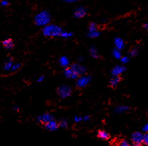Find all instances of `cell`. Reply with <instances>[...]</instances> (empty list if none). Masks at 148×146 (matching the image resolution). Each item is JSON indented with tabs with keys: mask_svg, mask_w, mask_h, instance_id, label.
<instances>
[{
	"mask_svg": "<svg viewBox=\"0 0 148 146\" xmlns=\"http://www.w3.org/2000/svg\"><path fill=\"white\" fill-rule=\"evenodd\" d=\"M114 44H115L116 48H117L118 50H121V49L124 48V42L121 38L117 37L114 40Z\"/></svg>",
	"mask_w": 148,
	"mask_h": 146,
	"instance_id": "cell-14",
	"label": "cell"
},
{
	"mask_svg": "<svg viewBox=\"0 0 148 146\" xmlns=\"http://www.w3.org/2000/svg\"><path fill=\"white\" fill-rule=\"evenodd\" d=\"M63 2H65V3H74V2H78L79 0H63Z\"/></svg>",
	"mask_w": 148,
	"mask_h": 146,
	"instance_id": "cell-30",
	"label": "cell"
},
{
	"mask_svg": "<svg viewBox=\"0 0 148 146\" xmlns=\"http://www.w3.org/2000/svg\"><path fill=\"white\" fill-rule=\"evenodd\" d=\"M125 71V67L121 66V65H117L116 66L114 69L111 71V74L113 75V76H118L119 75H121L123 72Z\"/></svg>",
	"mask_w": 148,
	"mask_h": 146,
	"instance_id": "cell-11",
	"label": "cell"
},
{
	"mask_svg": "<svg viewBox=\"0 0 148 146\" xmlns=\"http://www.w3.org/2000/svg\"><path fill=\"white\" fill-rule=\"evenodd\" d=\"M113 56L114 57L117 59H120L121 57V52H120V50H118L117 48H115L114 50H113Z\"/></svg>",
	"mask_w": 148,
	"mask_h": 146,
	"instance_id": "cell-18",
	"label": "cell"
},
{
	"mask_svg": "<svg viewBox=\"0 0 148 146\" xmlns=\"http://www.w3.org/2000/svg\"><path fill=\"white\" fill-rule=\"evenodd\" d=\"M131 140H132V143L142 144V140H143V135L139 132H135L131 136Z\"/></svg>",
	"mask_w": 148,
	"mask_h": 146,
	"instance_id": "cell-8",
	"label": "cell"
},
{
	"mask_svg": "<svg viewBox=\"0 0 148 146\" xmlns=\"http://www.w3.org/2000/svg\"><path fill=\"white\" fill-rule=\"evenodd\" d=\"M2 44H3L4 47L7 50H11L14 47L15 44L12 39H6L2 42Z\"/></svg>",
	"mask_w": 148,
	"mask_h": 146,
	"instance_id": "cell-13",
	"label": "cell"
},
{
	"mask_svg": "<svg viewBox=\"0 0 148 146\" xmlns=\"http://www.w3.org/2000/svg\"><path fill=\"white\" fill-rule=\"evenodd\" d=\"M138 53V50H137L136 48H134L132 49V50L130 51V55L131 56H136L137 54Z\"/></svg>",
	"mask_w": 148,
	"mask_h": 146,
	"instance_id": "cell-27",
	"label": "cell"
},
{
	"mask_svg": "<svg viewBox=\"0 0 148 146\" xmlns=\"http://www.w3.org/2000/svg\"><path fill=\"white\" fill-rule=\"evenodd\" d=\"M97 136L99 139H101V140H107L110 138V135L107 131L103 130H100L98 131Z\"/></svg>",
	"mask_w": 148,
	"mask_h": 146,
	"instance_id": "cell-12",
	"label": "cell"
},
{
	"mask_svg": "<svg viewBox=\"0 0 148 146\" xmlns=\"http://www.w3.org/2000/svg\"><path fill=\"white\" fill-rule=\"evenodd\" d=\"M132 146H142L140 143H132Z\"/></svg>",
	"mask_w": 148,
	"mask_h": 146,
	"instance_id": "cell-33",
	"label": "cell"
},
{
	"mask_svg": "<svg viewBox=\"0 0 148 146\" xmlns=\"http://www.w3.org/2000/svg\"><path fill=\"white\" fill-rule=\"evenodd\" d=\"M129 110V108L127 106H119L116 108L115 112H117V113H121V112H125V111Z\"/></svg>",
	"mask_w": 148,
	"mask_h": 146,
	"instance_id": "cell-19",
	"label": "cell"
},
{
	"mask_svg": "<svg viewBox=\"0 0 148 146\" xmlns=\"http://www.w3.org/2000/svg\"><path fill=\"white\" fill-rule=\"evenodd\" d=\"M0 5H2V7H7L9 5V2H8L7 0H2L0 2Z\"/></svg>",
	"mask_w": 148,
	"mask_h": 146,
	"instance_id": "cell-26",
	"label": "cell"
},
{
	"mask_svg": "<svg viewBox=\"0 0 148 146\" xmlns=\"http://www.w3.org/2000/svg\"><path fill=\"white\" fill-rule=\"evenodd\" d=\"M87 14V9L84 7H79L74 10V17L76 18H82Z\"/></svg>",
	"mask_w": 148,
	"mask_h": 146,
	"instance_id": "cell-7",
	"label": "cell"
},
{
	"mask_svg": "<svg viewBox=\"0 0 148 146\" xmlns=\"http://www.w3.org/2000/svg\"><path fill=\"white\" fill-rule=\"evenodd\" d=\"M59 63L62 67H67L69 64V61L66 57H62L59 59Z\"/></svg>",
	"mask_w": 148,
	"mask_h": 146,
	"instance_id": "cell-16",
	"label": "cell"
},
{
	"mask_svg": "<svg viewBox=\"0 0 148 146\" xmlns=\"http://www.w3.org/2000/svg\"><path fill=\"white\" fill-rule=\"evenodd\" d=\"M72 74L73 71L71 70V68H66V69H65V72H64V75H65V77H68V78H71Z\"/></svg>",
	"mask_w": 148,
	"mask_h": 146,
	"instance_id": "cell-21",
	"label": "cell"
},
{
	"mask_svg": "<svg viewBox=\"0 0 148 146\" xmlns=\"http://www.w3.org/2000/svg\"><path fill=\"white\" fill-rule=\"evenodd\" d=\"M51 22V15L47 11L39 12L35 17V23L37 26H46Z\"/></svg>",
	"mask_w": 148,
	"mask_h": 146,
	"instance_id": "cell-1",
	"label": "cell"
},
{
	"mask_svg": "<svg viewBox=\"0 0 148 146\" xmlns=\"http://www.w3.org/2000/svg\"><path fill=\"white\" fill-rule=\"evenodd\" d=\"M53 120V117L52 115L48 113H46L44 115H42L41 116L37 117V122L41 123V124H44V123H47L50 120Z\"/></svg>",
	"mask_w": 148,
	"mask_h": 146,
	"instance_id": "cell-9",
	"label": "cell"
},
{
	"mask_svg": "<svg viewBox=\"0 0 148 146\" xmlns=\"http://www.w3.org/2000/svg\"><path fill=\"white\" fill-rule=\"evenodd\" d=\"M121 77H120L119 75L118 76H113L111 78L109 81V87H111V88H115L117 85H118L119 83L121 82Z\"/></svg>",
	"mask_w": 148,
	"mask_h": 146,
	"instance_id": "cell-10",
	"label": "cell"
},
{
	"mask_svg": "<svg viewBox=\"0 0 148 146\" xmlns=\"http://www.w3.org/2000/svg\"><path fill=\"white\" fill-rule=\"evenodd\" d=\"M89 31H94V30H97V27H96V24L93 23V22L91 23L90 24H89Z\"/></svg>",
	"mask_w": 148,
	"mask_h": 146,
	"instance_id": "cell-24",
	"label": "cell"
},
{
	"mask_svg": "<svg viewBox=\"0 0 148 146\" xmlns=\"http://www.w3.org/2000/svg\"><path fill=\"white\" fill-rule=\"evenodd\" d=\"M43 79H44V76H41V77H40V78H39L38 80H37V82H41V81H43Z\"/></svg>",
	"mask_w": 148,
	"mask_h": 146,
	"instance_id": "cell-34",
	"label": "cell"
},
{
	"mask_svg": "<svg viewBox=\"0 0 148 146\" xmlns=\"http://www.w3.org/2000/svg\"><path fill=\"white\" fill-rule=\"evenodd\" d=\"M12 65H13V62H12V58H9L5 64V66H4V69L5 70H9L12 67Z\"/></svg>",
	"mask_w": 148,
	"mask_h": 146,
	"instance_id": "cell-17",
	"label": "cell"
},
{
	"mask_svg": "<svg viewBox=\"0 0 148 146\" xmlns=\"http://www.w3.org/2000/svg\"><path fill=\"white\" fill-rule=\"evenodd\" d=\"M99 34L100 33L97 32V30H94V31H89L88 36L90 37H97Z\"/></svg>",
	"mask_w": 148,
	"mask_h": 146,
	"instance_id": "cell-20",
	"label": "cell"
},
{
	"mask_svg": "<svg viewBox=\"0 0 148 146\" xmlns=\"http://www.w3.org/2000/svg\"><path fill=\"white\" fill-rule=\"evenodd\" d=\"M91 81V77L90 76H81L77 79V82H76V85L79 88H82L84 87L90 83Z\"/></svg>",
	"mask_w": 148,
	"mask_h": 146,
	"instance_id": "cell-4",
	"label": "cell"
},
{
	"mask_svg": "<svg viewBox=\"0 0 148 146\" xmlns=\"http://www.w3.org/2000/svg\"><path fill=\"white\" fill-rule=\"evenodd\" d=\"M57 94L61 97V98H65L69 97L71 94V87L68 85H61L57 88Z\"/></svg>",
	"mask_w": 148,
	"mask_h": 146,
	"instance_id": "cell-3",
	"label": "cell"
},
{
	"mask_svg": "<svg viewBox=\"0 0 148 146\" xmlns=\"http://www.w3.org/2000/svg\"><path fill=\"white\" fill-rule=\"evenodd\" d=\"M147 130H148L147 125H146V126H144L143 128H142V131H143V132H147Z\"/></svg>",
	"mask_w": 148,
	"mask_h": 146,
	"instance_id": "cell-32",
	"label": "cell"
},
{
	"mask_svg": "<svg viewBox=\"0 0 148 146\" xmlns=\"http://www.w3.org/2000/svg\"><path fill=\"white\" fill-rule=\"evenodd\" d=\"M72 36V34L69 32H61V34H60V37H63V38H68V37H71Z\"/></svg>",
	"mask_w": 148,
	"mask_h": 146,
	"instance_id": "cell-22",
	"label": "cell"
},
{
	"mask_svg": "<svg viewBox=\"0 0 148 146\" xmlns=\"http://www.w3.org/2000/svg\"><path fill=\"white\" fill-rule=\"evenodd\" d=\"M142 143H144L145 145H148V135L147 133L143 135V140H142Z\"/></svg>",
	"mask_w": 148,
	"mask_h": 146,
	"instance_id": "cell-25",
	"label": "cell"
},
{
	"mask_svg": "<svg viewBox=\"0 0 148 146\" xmlns=\"http://www.w3.org/2000/svg\"><path fill=\"white\" fill-rule=\"evenodd\" d=\"M21 67V65L19 63H17V64H15V65H12V67H11V70H12V72H15V71L17 70V69H19V68H20Z\"/></svg>",
	"mask_w": 148,
	"mask_h": 146,
	"instance_id": "cell-23",
	"label": "cell"
},
{
	"mask_svg": "<svg viewBox=\"0 0 148 146\" xmlns=\"http://www.w3.org/2000/svg\"><path fill=\"white\" fill-rule=\"evenodd\" d=\"M114 146H131L125 139H119L117 140L114 143Z\"/></svg>",
	"mask_w": 148,
	"mask_h": 146,
	"instance_id": "cell-15",
	"label": "cell"
},
{
	"mask_svg": "<svg viewBox=\"0 0 148 146\" xmlns=\"http://www.w3.org/2000/svg\"><path fill=\"white\" fill-rule=\"evenodd\" d=\"M59 126H61V127L62 128H67V126H68V123H67V121L65 120L61 121L59 124Z\"/></svg>",
	"mask_w": 148,
	"mask_h": 146,
	"instance_id": "cell-28",
	"label": "cell"
},
{
	"mask_svg": "<svg viewBox=\"0 0 148 146\" xmlns=\"http://www.w3.org/2000/svg\"><path fill=\"white\" fill-rule=\"evenodd\" d=\"M143 27H144V28L145 29V30H147V23H145V24H144Z\"/></svg>",
	"mask_w": 148,
	"mask_h": 146,
	"instance_id": "cell-35",
	"label": "cell"
},
{
	"mask_svg": "<svg viewBox=\"0 0 148 146\" xmlns=\"http://www.w3.org/2000/svg\"><path fill=\"white\" fill-rule=\"evenodd\" d=\"M62 29L53 24L46 25L43 30V34L44 36L47 37H60Z\"/></svg>",
	"mask_w": 148,
	"mask_h": 146,
	"instance_id": "cell-2",
	"label": "cell"
},
{
	"mask_svg": "<svg viewBox=\"0 0 148 146\" xmlns=\"http://www.w3.org/2000/svg\"><path fill=\"white\" fill-rule=\"evenodd\" d=\"M71 69L73 73H76L79 76H80L81 75L84 74L85 72H86V69L82 66H81L80 65H79V64H73L71 67Z\"/></svg>",
	"mask_w": 148,
	"mask_h": 146,
	"instance_id": "cell-6",
	"label": "cell"
},
{
	"mask_svg": "<svg viewBox=\"0 0 148 146\" xmlns=\"http://www.w3.org/2000/svg\"><path fill=\"white\" fill-rule=\"evenodd\" d=\"M120 60H121V62H122L123 64H125V63H127V62L129 59L127 57H122V58H120Z\"/></svg>",
	"mask_w": 148,
	"mask_h": 146,
	"instance_id": "cell-29",
	"label": "cell"
},
{
	"mask_svg": "<svg viewBox=\"0 0 148 146\" xmlns=\"http://www.w3.org/2000/svg\"><path fill=\"white\" fill-rule=\"evenodd\" d=\"M89 116H85L84 118H83V120H84V121L88 120H89Z\"/></svg>",
	"mask_w": 148,
	"mask_h": 146,
	"instance_id": "cell-36",
	"label": "cell"
},
{
	"mask_svg": "<svg viewBox=\"0 0 148 146\" xmlns=\"http://www.w3.org/2000/svg\"><path fill=\"white\" fill-rule=\"evenodd\" d=\"M82 120H83V118H81V117H79V116L75 117V118H74V120L76 121V122H80V121H81Z\"/></svg>",
	"mask_w": 148,
	"mask_h": 146,
	"instance_id": "cell-31",
	"label": "cell"
},
{
	"mask_svg": "<svg viewBox=\"0 0 148 146\" xmlns=\"http://www.w3.org/2000/svg\"><path fill=\"white\" fill-rule=\"evenodd\" d=\"M45 128L47 130H50V131H55L59 127V124H58L57 122H55V120H50L47 123H44L43 124Z\"/></svg>",
	"mask_w": 148,
	"mask_h": 146,
	"instance_id": "cell-5",
	"label": "cell"
}]
</instances>
